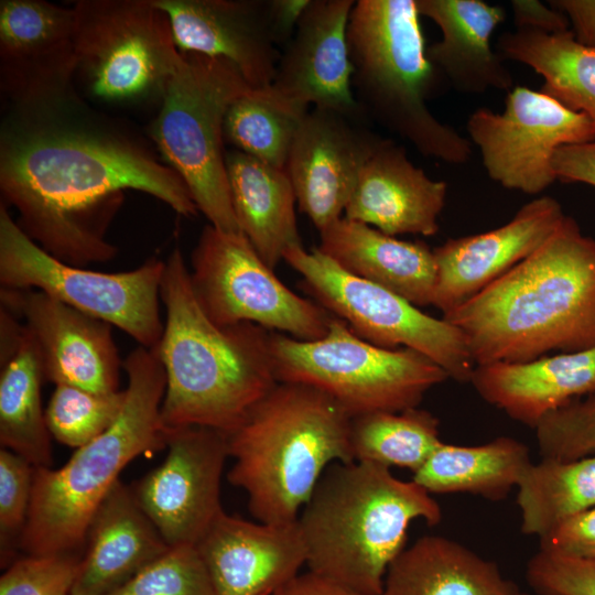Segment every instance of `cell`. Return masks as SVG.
<instances>
[{
  "label": "cell",
  "instance_id": "11",
  "mask_svg": "<svg viewBox=\"0 0 595 595\" xmlns=\"http://www.w3.org/2000/svg\"><path fill=\"white\" fill-rule=\"evenodd\" d=\"M165 261L152 257L123 272H99L67 264L43 250L0 203V283L33 289L116 326L147 348L156 347L164 324L160 288Z\"/></svg>",
  "mask_w": 595,
  "mask_h": 595
},
{
  "label": "cell",
  "instance_id": "33",
  "mask_svg": "<svg viewBox=\"0 0 595 595\" xmlns=\"http://www.w3.org/2000/svg\"><path fill=\"white\" fill-rule=\"evenodd\" d=\"M517 488L521 531L540 539L595 507V455L574 461L542 458L530 465Z\"/></svg>",
  "mask_w": 595,
  "mask_h": 595
},
{
  "label": "cell",
  "instance_id": "16",
  "mask_svg": "<svg viewBox=\"0 0 595 595\" xmlns=\"http://www.w3.org/2000/svg\"><path fill=\"white\" fill-rule=\"evenodd\" d=\"M365 118L313 107L300 121L285 172L300 210L318 231L344 216L363 167L385 139Z\"/></svg>",
  "mask_w": 595,
  "mask_h": 595
},
{
  "label": "cell",
  "instance_id": "5",
  "mask_svg": "<svg viewBox=\"0 0 595 595\" xmlns=\"http://www.w3.org/2000/svg\"><path fill=\"white\" fill-rule=\"evenodd\" d=\"M351 416L303 383L277 385L226 435L235 459L227 477L248 496L260 522H295L326 467L355 462Z\"/></svg>",
  "mask_w": 595,
  "mask_h": 595
},
{
  "label": "cell",
  "instance_id": "18",
  "mask_svg": "<svg viewBox=\"0 0 595 595\" xmlns=\"http://www.w3.org/2000/svg\"><path fill=\"white\" fill-rule=\"evenodd\" d=\"M354 4V0H311L281 50L272 83L262 89L271 102L299 118L311 106L365 116L354 95L347 46Z\"/></svg>",
  "mask_w": 595,
  "mask_h": 595
},
{
  "label": "cell",
  "instance_id": "25",
  "mask_svg": "<svg viewBox=\"0 0 595 595\" xmlns=\"http://www.w3.org/2000/svg\"><path fill=\"white\" fill-rule=\"evenodd\" d=\"M416 8L441 30V40L426 47V54L455 90L479 95L512 89V74L490 44L506 19L502 6L482 0H416Z\"/></svg>",
  "mask_w": 595,
  "mask_h": 595
},
{
  "label": "cell",
  "instance_id": "30",
  "mask_svg": "<svg viewBox=\"0 0 595 595\" xmlns=\"http://www.w3.org/2000/svg\"><path fill=\"white\" fill-rule=\"evenodd\" d=\"M532 464L529 447L510 436L473 446L441 443L412 480L430 494L465 493L504 499Z\"/></svg>",
  "mask_w": 595,
  "mask_h": 595
},
{
  "label": "cell",
  "instance_id": "15",
  "mask_svg": "<svg viewBox=\"0 0 595 595\" xmlns=\"http://www.w3.org/2000/svg\"><path fill=\"white\" fill-rule=\"evenodd\" d=\"M165 459L131 491L170 547L195 545L220 511L226 435L205 426L166 430Z\"/></svg>",
  "mask_w": 595,
  "mask_h": 595
},
{
  "label": "cell",
  "instance_id": "1",
  "mask_svg": "<svg viewBox=\"0 0 595 595\" xmlns=\"http://www.w3.org/2000/svg\"><path fill=\"white\" fill-rule=\"evenodd\" d=\"M128 190L177 214L198 212L178 174L127 121L93 108L77 91L6 107L0 125V203L43 250L75 267L113 259L106 238Z\"/></svg>",
  "mask_w": 595,
  "mask_h": 595
},
{
  "label": "cell",
  "instance_id": "45",
  "mask_svg": "<svg viewBox=\"0 0 595 595\" xmlns=\"http://www.w3.org/2000/svg\"><path fill=\"white\" fill-rule=\"evenodd\" d=\"M549 3L565 14L577 43L595 48V0H552Z\"/></svg>",
  "mask_w": 595,
  "mask_h": 595
},
{
  "label": "cell",
  "instance_id": "41",
  "mask_svg": "<svg viewBox=\"0 0 595 595\" xmlns=\"http://www.w3.org/2000/svg\"><path fill=\"white\" fill-rule=\"evenodd\" d=\"M526 578L539 595H595V562L541 550L527 563Z\"/></svg>",
  "mask_w": 595,
  "mask_h": 595
},
{
  "label": "cell",
  "instance_id": "22",
  "mask_svg": "<svg viewBox=\"0 0 595 595\" xmlns=\"http://www.w3.org/2000/svg\"><path fill=\"white\" fill-rule=\"evenodd\" d=\"M216 595H274L306 564L299 522H252L224 510L195 544Z\"/></svg>",
  "mask_w": 595,
  "mask_h": 595
},
{
  "label": "cell",
  "instance_id": "13",
  "mask_svg": "<svg viewBox=\"0 0 595 595\" xmlns=\"http://www.w3.org/2000/svg\"><path fill=\"white\" fill-rule=\"evenodd\" d=\"M188 272L196 300L218 326L249 322L300 340L327 333L333 315L289 289L242 232L207 224L191 253Z\"/></svg>",
  "mask_w": 595,
  "mask_h": 595
},
{
  "label": "cell",
  "instance_id": "40",
  "mask_svg": "<svg viewBox=\"0 0 595 595\" xmlns=\"http://www.w3.org/2000/svg\"><path fill=\"white\" fill-rule=\"evenodd\" d=\"M83 555L77 552L25 554L0 578V595H69Z\"/></svg>",
  "mask_w": 595,
  "mask_h": 595
},
{
  "label": "cell",
  "instance_id": "7",
  "mask_svg": "<svg viewBox=\"0 0 595 595\" xmlns=\"http://www.w3.org/2000/svg\"><path fill=\"white\" fill-rule=\"evenodd\" d=\"M416 0H358L347 25L351 85L366 118L422 155L465 164L472 143L442 122L426 101L440 74L426 54Z\"/></svg>",
  "mask_w": 595,
  "mask_h": 595
},
{
  "label": "cell",
  "instance_id": "36",
  "mask_svg": "<svg viewBox=\"0 0 595 595\" xmlns=\"http://www.w3.org/2000/svg\"><path fill=\"white\" fill-rule=\"evenodd\" d=\"M125 399L126 390L96 393L57 385L45 410L48 431L62 444L79 448L112 425Z\"/></svg>",
  "mask_w": 595,
  "mask_h": 595
},
{
  "label": "cell",
  "instance_id": "35",
  "mask_svg": "<svg viewBox=\"0 0 595 595\" xmlns=\"http://www.w3.org/2000/svg\"><path fill=\"white\" fill-rule=\"evenodd\" d=\"M301 120L271 102L262 89H252L229 106L224 140L235 150L285 170Z\"/></svg>",
  "mask_w": 595,
  "mask_h": 595
},
{
  "label": "cell",
  "instance_id": "23",
  "mask_svg": "<svg viewBox=\"0 0 595 595\" xmlns=\"http://www.w3.org/2000/svg\"><path fill=\"white\" fill-rule=\"evenodd\" d=\"M447 184L431 178L408 158L402 145L383 139L361 170L344 217L389 236H434Z\"/></svg>",
  "mask_w": 595,
  "mask_h": 595
},
{
  "label": "cell",
  "instance_id": "3",
  "mask_svg": "<svg viewBox=\"0 0 595 595\" xmlns=\"http://www.w3.org/2000/svg\"><path fill=\"white\" fill-rule=\"evenodd\" d=\"M160 299L166 310L158 345L166 374L163 426L230 433L278 382L272 332L249 322L213 323L195 298L178 248L165 261Z\"/></svg>",
  "mask_w": 595,
  "mask_h": 595
},
{
  "label": "cell",
  "instance_id": "19",
  "mask_svg": "<svg viewBox=\"0 0 595 595\" xmlns=\"http://www.w3.org/2000/svg\"><path fill=\"white\" fill-rule=\"evenodd\" d=\"M1 307L32 335L45 381L96 393L117 392L120 360L111 325L33 289H0Z\"/></svg>",
  "mask_w": 595,
  "mask_h": 595
},
{
  "label": "cell",
  "instance_id": "10",
  "mask_svg": "<svg viewBox=\"0 0 595 595\" xmlns=\"http://www.w3.org/2000/svg\"><path fill=\"white\" fill-rule=\"evenodd\" d=\"M75 86L113 106H160L178 63L171 22L154 0H77Z\"/></svg>",
  "mask_w": 595,
  "mask_h": 595
},
{
  "label": "cell",
  "instance_id": "14",
  "mask_svg": "<svg viewBox=\"0 0 595 595\" xmlns=\"http://www.w3.org/2000/svg\"><path fill=\"white\" fill-rule=\"evenodd\" d=\"M490 180L505 188L537 195L558 178V149L595 140V121L555 98L524 86L508 91L501 113L473 111L466 122Z\"/></svg>",
  "mask_w": 595,
  "mask_h": 595
},
{
  "label": "cell",
  "instance_id": "37",
  "mask_svg": "<svg viewBox=\"0 0 595 595\" xmlns=\"http://www.w3.org/2000/svg\"><path fill=\"white\" fill-rule=\"evenodd\" d=\"M109 595H216L195 545L171 547Z\"/></svg>",
  "mask_w": 595,
  "mask_h": 595
},
{
  "label": "cell",
  "instance_id": "29",
  "mask_svg": "<svg viewBox=\"0 0 595 595\" xmlns=\"http://www.w3.org/2000/svg\"><path fill=\"white\" fill-rule=\"evenodd\" d=\"M498 565L462 543L424 536L390 563L381 595H516Z\"/></svg>",
  "mask_w": 595,
  "mask_h": 595
},
{
  "label": "cell",
  "instance_id": "4",
  "mask_svg": "<svg viewBox=\"0 0 595 595\" xmlns=\"http://www.w3.org/2000/svg\"><path fill=\"white\" fill-rule=\"evenodd\" d=\"M416 519L437 524L442 509L414 480L375 463H334L298 519L309 571L363 595H381Z\"/></svg>",
  "mask_w": 595,
  "mask_h": 595
},
{
  "label": "cell",
  "instance_id": "43",
  "mask_svg": "<svg viewBox=\"0 0 595 595\" xmlns=\"http://www.w3.org/2000/svg\"><path fill=\"white\" fill-rule=\"evenodd\" d=\"M552 166L562 182L595 187V140L561 147L554 153Z\"/></svg>",
  "mask_w": 595,
  "mask_h": 595
},
{
  "label": "cell",
  "instance_id": "48",
  "mask_svg": "<svg viewBox=\"0 0 595 595\" xmlns=\"http://www.w3.org/2000/svg\"><path fill=\"white\" fill-rule=\"evenodd\" d=\"M25 326L19 317L0 306V366L8 363L18 351Z\"/></svg>",
  "mask_w": 595,
  "mask_h": 595
},
{
  "label": "cell",
  "instance_id": "28",
  "mask_svg": "<svg viewBox=\"0 0 595 595\" xmlns=\"http://www.w3.org/2000/svg\"><path fill=\"white\" fill-rule=\"evenodd\" d=\"M226 169L238 226L274 270L290 248L302 245L291 180L285 170L235 149L226 152Z\"/></svg>",
  "mask_w": 595,
  "mask_h": 595
},
{
  "label": "cell",
  "instance_id": "39",
  "mask_svg": "<svg viewBox=\"0 0 595 595\" xmlns=\"http://www.w3.org/2000/svg\"><path fill=\"white\" fill-rule=\"evenodd\" d=\"M33 483V466L22 456L0 451V556L1 565L13 560L26 524ZM13 562V561H12Z\"/></svg>",
  "mask_w": 595,
  "mask_h": 595
},
{
  "label": "cell",
  "instance_id": "21",
  "mask_svg": "<svg viewBox=\"0 0 595 595\" xmlns=\"http://www.w3.org/2000/svg\"><path fill=\"white\" fill-rule=\"evenodd\" d=\"M181 52L232 63L256 90L272 83L281 50L270 0H154Z\"/></svg>",
  "mask_w": 595,
  "mask_h": 595
},
{
  "label": "cell",
  "instance_id": "38",
  "mask_svg": "<svg viewBox=\"0 0 595 595\" xmlns=\"http://www.w3.org/2000/svg\"><path fill=\"white\" fill-rule=\"evenodd\" d=\"M542 458L574 461L595 453V390L548 413L534 428Z\"/></svg>",
  "mask_w": 595,
  "mask_h": 595
},
{
  "label": "cell",
  "instance_id": "6",
  "mask_svg": "<svg viewBox=\"0 0 595 595\" xmlns=\"http://www.w3.org/2000/svg\"><path fill=\"white\" fill-rule=\"evenodd\" d=\"M128 387L112 425L76 448L57 469L33 467L31 504L20 550L25 554L77 552L89 522L120 472L137 456L166 448L161 405L166 374L159 347L134 348L123 360Z\"/></svg>",
  "mask_w": 595,
  "mask_h": 595
},
{
  "label": "cell",
  "instance_id": "2",
  "mask_svg": "<svg viewBox=\"0 0 595 595\" xmlns=\"http://www.w3.org/2000/svg\"><path fill=\"white\" fill-rule=\"evenodd\" d=\"M475 366L595 347V239L571 216L532 255L442 315Z\"/></svg>",
  "mask_w": 595,
  "mask_h": 595
},
{
  "label": "cell",
  "instance_id": "49",
  "mask_svg": "<svg viewBox=\"0 0 595 595\" xmlns=\"http://www.w3.org/2000/svg\"><path fill=\"white\" fill-rule=\"evenodd\" d=\"M516 595H539V594H536V593H533V594H528V593H522V592H519V593H518V594H516Z\"/></svg>",
  "mask_w": 595,
  "mask_h": 595
},
{
  "label": "cell",
  "instance_id": "32",
  "mask_svg": "<svg viewBox=\"0 0 595 595\" xmlns=\"http://www.w3.org/2000/svg\"><path fill=\"white\" fill-rule=\"evenodd\" d=\"M43 381L40 355L25 327L18 351L1 366L0 443L33 467L52 466V435L41 402Z\"/></svg>",
  "mask_w": 595,
  "mask_h": 595
},
{
  "label": "cell",
  "instance_id": "42",
  "mask_svg": "<svg viewBox=\"0 0 595 595\" xmlns=\"http://www.w3.org/2000/svg\"><path fill=\"white\" fill-rule=\"evenodd\" d=\"M540 549L595 562V507L563 521L541 537Z\"/></svg>",
  "mask_w": 595,
  "mask_h": 595
},
{
  "label": "cell",
  "instance_id": "44",
  "mask_svg": "<svg viewBox=\"0 0 595 595\" xmlns=\"http://www.w3.org/2000/svg\"><path fill=\"white\" fill-rule=\"evenodd\" d=\"M513 24L517 29L532 30L547 34L569 31V20L563 12L539 0L510 1Z\"/></svg>",
  "mask_w": 595,
  "mask_h": 595
},
{
  "label": "cell",
  "instance_id": "17",
  "mask_svg": "<svg viewBox=\"0 0 595 595\" xmlns=\"http://www.w3.org/2000/svg\"><path fill=\"white\" fill-rule=\"evenodd\" d=\"M74 13L44 0L0 1V91L7 107L75 93Z\"/></svg>",
  "mask_w": 595,
  "mask_h": 595
},
{
  "label": "cell",
  "instance_id": "8",
  "mask_svg": "<svg viewBox=\"0 0 595 595\" xmlns=\"http://www.w3.org/2000/svg\"><path fill=\"white\" fill-rule=\"evenodd\" d=\"M252 88L229 61L182 52L149 137L208 224L241 232L231 204L224 140L229 106Z\"/></svg>",
  "mask_w": 595,
  "mask_h": 595
},
{
  "label": "cell",
  "instance_id": "26",
  "mask_svg": "<svg viewBox=\"0 0 595 595\" xmlns=\"http://www.w3.org/2000/svg\"><path fill=\"white\" fill-rule=\"evenodd\" d=\"M470 382L486 402L534 429L548 413L595 390V347L475 366Z\"/></svg>",
  "mask_w": 595,
  "mask_h": 595
},
{
  "label": "cell",
  "instance_id": "27",
  "mask_svg": "<svg viewBox=\"0 0 595 595\" xmlns=\"http://www.w3.org/2000/svg\"><path fill=\"white\" fill-rule=\"evenodd\" d=\"M323 255L344 271L382 286L411 304L432 305L436 284L433 249L342 217L320 231Z\"/></svg>",
  "mask_w": 595,
  "mask_h": 595
},
{
  "label": "cell",
  "instance_id": "31",
  "mask_svg": "<svg viewBox=\"0 0 595 595\" xmlns=\"http://www.w3.org/2000/svg\"><path fill=\"white\" fill-rule=\"evenodd\" d=\"M497 52L532 68L543 78V93L595 121V48L577 43L571 30L547 34L516 29L499 36Z\"/></svg>",
  "mask_w": 595,
  "mask_h": 595
},
{
  "label": "cell",
  "instance_id": "12",
  "mask_svg": "<svg viewBox=\"0 0 595 595\" xmlns=\"http://www.w3.org/2000/svg\"><path fill=\"white\" fill-rule=\"evenodd\" d=\"M283 260L302 277V289L360 338L376 346L416 350L459 382H470L475 363L463 333L393 292L344 271L316 247L290 248Z\"/></svg>",
  "mask_w": 595,
  "mask_h": 595
},
{
  "label": "cell",
  "instance_id": "24",
  "mask_svg": "<svg viewBox=\"0 0 595 595\" xmlns=\"http://www.w3.org/2000/svg\"><path fill=\"white\" fill-rule=\"evenodd\" d=\"M85 544L69 595H109L171 548L120 479L97 507Z\"/></svg>",
  "mask_w": 595,
  "mask_h": 595
},
{
  "label": "cell",
  "instance_id": "46",
  "mask_svg": "<svg viewBox=\"0 0 595 595\" xmlns=\"http://www.w3.org/2000/svg\"><path fill=\"white\" fill-rule=\"evenodd\" d=\"M311 0H270L272 26L282 50L292 37Z\"/></svg>",
  "mask_w": 595,
  "mask_h": 595
},
{
  "label": "cell",
  "instance_id": "47",
  "mask_svg": "<svg viewBox=\"0 0 595 595\" xmlns=\"http://www.w3.org/2000/svg\"><path fill=\"white\" fill-rule=\"evenodd\" d=\"M274 595H363L312 572L299 574Z\"/></svg>",
  "mask_w": 595,
  "mask_h": 595
},
{
  "label": "cell",
  "instance_id": "9",
  "mask_svg": "<svg viewBox=\"0 0 595 595\" xmlns=\"http://www.w3.org/2000/svg\"><path fill=\"white\" fill-rule=\"evenodd\" d=\"M271 351L278 382L314 387L351 418L416 408L430 389L448 378L425 355L376 346L335 316L316 340L272 332Z\"/></svg>",
  "mask_w": 595,
  "mask_h": 595
},
{
  "label": "cell",
  "instance_id": "20",
  "mask_svg": "<svg viewBox=\"0 0 595 595\" xmlns=\"http://www.w3.org/2000/svg\"><path fill=\"white\" fill-rule=\"evenodd\" d=\"M565 216L554 197L541 196L495 229L447 239L433 249L432 306L445 314L469 300L540 248Z\"/></svg>",
  "mask_w": 595,
  "mask_h": 595
},
{
  "label": "cell",
  "instance_id": "34",
  "mask_svg": "<svg viewBox=\"0 0 595 595\" xmlns=\"http://www.w3.org/2000/svg\"><path fill=\"white\" fill-rule=\"evenodd\" d=\"M439 425L435 415L418 407L354 416L350 442L355 461L414 473L442 443Z\"/></svg>",
  "mask_w": 595,
  "mask_h": 595
}]
</instances>
